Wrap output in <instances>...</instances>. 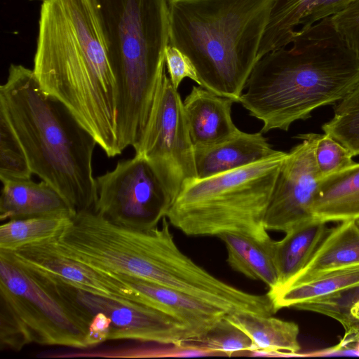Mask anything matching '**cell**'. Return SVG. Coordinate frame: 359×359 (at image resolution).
I'll return each mask as SVG.
<instances>
[{
  "instance_id": "6da1fadb",
  "label": "cell",
  "mask_w": 359,
  "mask_h": 359,
  "mask_svg": "<svg viewBox=\"0 0 359 359\" xmlns=\"http://www.w3.org/2000/svg\"><path fill=\"white\" fill-rule=\"evenodd\" d=\"M33 72L108 157L119 149L117 88L92 0H46Z\"/></svg>"
},
{
  "instance_id": "7a4b0ae2",
  "label": "cell",
  "mask_w": 359,
  "mask_h": 359,
  "mask_svg": "<svg viewBox=\"0 0 359 359\" xmlns=\"http://www.w3.org/2000/svg\"><path fill=\"white\" fill-rule=\"evenodd\" d=\"M359 84V57L330 17L298 29L292 42L254 67L242 106L263 123L261 132L287 131L318 107L344 99Z\"/></svg>"
},
{
  "instance_id": "3957f363",
  "label": "cell",
  "mask_w": 359,
  "mask_h": 359,
  "mask_svg": "<svg viewBox=\"0 0 359 359\" xmlns=\"http://www.w3.org/2000/svg\"><path fill=\"white\" fill-rule=\"evenodd\" d=\"M0 114L8 121L33 174L50 184L74 211L93 210L97 142L59 100L44 93L33 72L11 64L0 87Z\"/></svg>"
},
{
  "instance_id": "277c9868",
  "label": "cell",
  "mask_w": 359,
  "mask_h": 359,
  "mask_svg": "<svg viewBox=\"0 0 359 359\" xmlns=\"http://www.w3.org/2000/svg\"><path fill=\"white\" fill-rule=\"evenodd\" d=\"M274 0H169L170 41L201 86L240 102Z\"/></svg>"
},
{
  "instance_id": "5b68a950",
  "label": "cell",
  "mask_w": 359,
  "mask_h": 359,
  "mask_svg": "<svg viewBox=\"0 0 359 359\" xmlns=\"http://www.w3.org/2000/svg\"><path fill=\"white\" fill-rule=\"evenodd\" d=\"M117 88L118 146L133 147L165 72L169 0H92Z\"/></svg>"
},
{
  "instance_id": "8992f818",
  "label": "cell",
  "mask_w": 359,
  "mask_h": 359,
  "mask_svg": "<svg viewBox=\"0 0 359 359\" xmlns=\"http://www.w3.org/2000/svg\"><path fill=\"white\" fill-rule=\"evenodd\" d=\"M287 153L185 184L165 217L184 234L219 236L240 234L271 238L264 217L274 185Z\"/></svg>"
},
{
  "instance_id": "52a82bcc",
  "label": "cell",
  "mask_w": 359,
  "mask_h": 359,
  "mask_svg": "<svg viewBox=\"0 0 359 359\" xmlns=\"http://www.w3.org/2000/svg\"><path fill=\"white\" fill-rule=\"evenodd\" d=\"M0 299L25 326L32 343L88 348L89 321L38 271L0 250Z\"/></svg>"
},
{
  "instance_id": "ba28073f",
  "label": "cell",
  "mask_w": 359,
  "mask_h": 359,
  "mask_svg": "<svg viewBox=\"0 0 359 359\" xmlns=\"http://www.w3.org/2000/svg\"><path fill=\"white\" fill-rule=\"evenodd\" d=\"M133 147L135 155L149 163L172 203L187 183L198 178L195 148L183 102L165 72L158 83L140 137Z\"/></svg>"
},
{
  "instance_id": "9c48e42d",
  "label": "cell",
  "mask_w": 359,
  "mask_h": 359,
  "mask_svg": "<svg viewBox=\"0 0 359 359\" xmlns=\"http://www.w3.org/2000/svg\"><path fill=\"white\" fill-rule=\"evenodd\" d=\"M97 199L93 211L111 222L147 230L159 225L172 200L156 173L143 157L118 162L96 178Z\"/></svg>"
},
{
  "instance_id": "30bf717a",
  "label": "cell",
  "mask_w": 359,
  "mask_h": 359,
  "mask_svg": "<svg viewBox=\"0 0 359 359\" xmlns=\"http://www.w3.org/2000/svg\"><path fill=\"white\" fill-rule=\"evenodd\" d=\"M55 290L74 307L91 315L101 312L110 320L108 340L132 339L161 344H182L197 338L185 325L144 304L130 306L76 288L48 276Z\"/></svg>"
},
{
  "instance_id": "8fae6325",
  "label": "cell",
  "mask_w": 359,
  "mask_h": 359,
  "mask_svg": "<svg viewBox=\"0 0 359 359\" xmlns=\"http://www.w3.org/2000/svg\"><path fill=\"white\" fill-rule=\"evenodd\" d=\"M302 143L287 154L280 168L264 217L269 231L286 232L313 217L311 206L321 177L311 133L299 134Z\"/></svg>"
},
{
  "instance_id": "7c38bea8",
  "label": "cell",
  "mask_w": 359,
  "mask_h": 359,
  "mask_svg": "<svg viewBox=\"0 0 359 359\" xmlns=\"http://www.w3.org/2000/svg\"><path fill=\"white\" fill-rule=\"evenodd\" d=\"M7 252L21 264L86 292L130 306L147 305L142 293L108 272L63 256L41 241Z\"/></svg>"
},
{
  "instance_id": "4fadbf2b",
  "label": "cell",
  "mask_w": 359,
  "mask_h": 359,
  "mask_svg": "<svg viewBox=\"0 0 359 359\" xmlns=\"http://www.w3.org/2000/svg\"><path fill=\"white\" fill-rule=\"evenodd\" d=\"M108 273L142 293L147 306L185 325L196 334L197 339L227 315L212 305L175 290L132 276Z\"/></svg>"
},
{
  "instance_id": "5bb4252c",
  "label": "cell",
  "mask_w": 359,
  "mask_h": 359,
  "mask_svg": "<svg viewBox=\"0 0 359 359\" xmlns=\"http://www.w3.org/2000/svg\"><path fill=\"white\" fill-rule=\"evenodd\" d=\"M234 102L200 86L192 87L183 105L195 149L219 144L239 130L231 117Z\"/></svg>"
},
{
  "instance_id": "9a60e30c",
  "label": "cell",
  "mask_w": 359,
  "mask_h": 359,
  "mask_svg": "<svg viewBox=\"0 0 359 359\" xmlns=\"http://www.w3.org/2000/svg\"><path fill=\"white\" fill-rule=\"evenodd\" d=\"M3 184L0 198V219L76 214L65 200L47 182L0 176Z\"/></svg>"
},
{
  "instance_id": "2e32d148",
  "label": "cell",
  "mask_w": 359,
  "mask_h": 359,
  "mask_svg": "<svg viewBox=\"0 0 359 359\" xmlns=\"http://www.w3.org/2000/svg\"><path fill=\"white\" fill-rule=\"evenodd\" d=\"M277 152L260 131L238 130L213 146L195 149L198 178H205L265 159Z\"/></svg>"
},
{
  "instance_id": "e0dca14e",
  "label": "cell",
  "mask_w": 359,
  "mask_h": 359,
  "mask_svg": "<svg viewBox=\"0 0 359 359\" xmlns=\"http://www.w3.org/2000/svg\"><path fill=\"white\" fill-rule=\"evenodd\" d=\"M357 264H359V226L355 220L341 222L330 229L306 266L278 287L297 285L325 272Z\"/></svg>"
},
{
  "instance_id": "ac0fdd59",
  "label": "cell",
  "mask_w": 359,
  "mask_h": 359,
  "mask_svg": "<svg viewBox=\"0 0 359 359\" xmlns=\"http://www.w3.org/2000/svg\"><path fill=\"white\" fill-rule=\"evenodd\" d=\"M311 213L327 223L359 219V163L320 180Z\"/></svg>"
},
{
  "instance_id": "d6986e66",
  "label": "cell",
  "mask_w": 359,
  "mask_h": 359,
  "mask_svg": "<svg viewBox=\"0 0 359 359\" xmlns=\"http://www.w3.org/2000/svg\"><path fill=\"white\" fill-rule=\"evenodd\" d=\"M329 230L327 222L313 217L290 229L281 240L273 241L276 287L287 283L306 266Z\"/></svg>"
},
{
  "instance_id": "ffe728a7",
  "label": "cell",
  "mask_w": 359,
  "mask_h": 359,
  "mask_svg": "<svg viewBox=\"0 0 359 359\" xmlns=\"http://www.w3.org/2000/svg\"><path fill=\"white\" fill-rule=\"evenodd\" d=\"M226 318L250 337L253 351L283 352L289 357H297L301 350L299 328L294 322L247 312L226 315Z\"/></svg>"
},
{
  "instance_id": "44dd1931",
  "label": "cell",
  "mask_w": 359,
  "mask_h": 359,
  "mask_svg": "<svg viewBox=\"0 0 359 359\" xmlns=\"http://www.w3.org/2000/svg\"><path fill=\"white\" fill-rule=\"evenodd\" d=\"M225 244L227 262L246 277L260 280L269 290L278 285V275L273 259V240L260 241L235 233L218 236Z\"/></svg>"
},
{
  "instance_id": "7402d4cb",
  "label": "cell",
  "mask_w": 359,
  "mask_h": 359,
  "mask_svg": "<svg viewBox=\"0 0 359 359\" xmlns=\"http://www.w3.org/2000/svg\"><path fill=\"white\" fill-rule=\"evenodd\" d=\"M359 283V264L332 270L297 285L269 290L276 313L294 306L336 292Z\"/></svg>"
},
{
  "instance_id": "603a6c76",
  "label": "cell",
  "mask_w": 359,
  "mask_h": 359,
  "mask_svg": "<svg viewBox=\"0 0 359 359\" xmlns=\"http://www.w3.org/2000/svg\"><path fill=\"white\" fill-rule=\"evenodd\" d=\"M293 308L322 314L338 321L345 331L339 342L342 346L355 345L359 338V283Z\"/></svg>"
},
{
  "instance_id": "cb8c5ba5",
  "label": "cell",
  "mask_w": 359,
  "mask_h": 359,
  "mask_svg": "<svg viewBox=\"0 0 359 359\" xmlns=\"http://www.w3.org/2000/svg\"><path fill=\"white\" fill-rule=\"evenodd\" d=\"M313 0H274L258 52V60L289 45Z\"/></svg>"
},
{
  "instance_id": "d4e9b609",
  "label": "cell",
  "mask_w": 359,
  "mask_h": 359,
  "mask_svg": "<svg viewBox=\"0 0 359 359\" xmlns=\"http://www.w3.org/2000/svg\"><path fill=\"white\" fill-rule=\"evenodd\" d=\"M67 215L11 219L0 227V250L15 251L57 236L70 221Z\"/></svg>"
},
{
  "instance_id": "484cf974",
  "label": "cell",
  "mask_w": 359,
  "mask_h": 359,
  "mask_svg": "<svg viewBox=\"0 0 359 359\" xmlns=\"http://www.w3.org/2000/svg\"><path fill=\"white\" fill-rule=\"evenodd\" d=\"M352 156L359 155V84L334 107V116L322 126Z\"/></svg>"
},
{
  "instance_id": "4316f807",
  "label": "cell",
  "mask_w": 359,
  "mask_h": 359,
  "mask_svg": "<svg viewBox=\"0 0 359 359\" xmlns=\"http://www.w3.org/2000/svg\"><path fill=\"white\" fill-rule=\"evenodd\" d=\"M186 343L208 350L222 352L229 357L236 356L243 351L254 350V346L250 337L232 325L226 316L203 337Z\"/></svg>"
},
{
  "instance_id": "83f0119b",
  "label": "cell",
  "mask_w": 359,
  "mask_h": 359,
  "mask_svg": "<svg viewBox=\"0 0 359 359\" xmlns=\"http://www.w3.org/2000/svg\"><path fill=\"white\" fill-rule=\"evenodd\" d=\"M32 174L22 146L6 118L0 114V176L29 179Z\"/></svg>"
},
{
  "instance_id": "f1b7e54d",
  "label": "cell",
  "mask_w": 359,
  "mask_h": 359,
  "mask_svg": "<svg viewBox=\"0 0 359 359\" xmlns=\"http://www.w3.org/2000/svg\"><path fill=\"white\" fill-rule=\"evenodd\" d=\"M314 156L322 178L344 170L355 163L349 151L327 134L311 133Z\"/></svg>"
},
{
  "instance_id": "f546056e",
  "label": "cell",
  "mask_w": 359,
  "mask_h": 359,
  "mask_svg": "<svg viewBox=\"0 0 359 359\" xmlns=\"http://www.w3.org/2000/svg\"><path fill=\"white\" fill-rule=\"evenodd\" d=\"M0 303V347L19 351L32 340L25 326L11 307L2 300Z\"/></svg>"
},
{
  "instance_id": "4dcf8cb0",
  "label": "cell",
  "mask_w": 359,
  "mask_h": 359,
  "mask_svg": "<svg viewBox=\"0 0 359 359\" xmlns=\"http://www.w3.org/2000/svg\"><path fill=\"white\" fill-rule=\"evenodd\" d=\"M165 66L170 80L175 88H178L185 78H189L201 86L196 70L189 60L177 47L168 44L165 53Z\"/></svg>"
},
{
  "instance_id": "1f68e13d",
  "label": "cell",
  "mask_w": 359,
  "mask_h": 359,
  "mask_svg": "<svg viewBox=\"0 0 359 359\" xmlns=\"http://www.w3.org/2000/svg\"><path fill=\"white\" fill-rule=\"evenodd\" d=\"M334 29L354 48L359 57V0H355L330 17Z\"/></svg>"
},
{
  "instance_id": "d6a6232c",
  "label": "cell",
  "mask_w": 359,
  "mask_h": 359,
  "mask_svg": "<svg viewBox=\"0 0 359 359\" xmlns=\"http://www.w3.org/2000/svg\"><path fill=\"white\" fill-rule=\"evenodd\" d=\"M355 0H313L300 23L306 29L322 19L340 12Z\"/></svg>"
},
{
  "instance_id": "836d02e7",
  "label": "cell",
  "mask_w": 359,
  "mask_h": 359,
  "mask_svg": "<svg viewBox=\"0 0 359 359\" xmlns=\"http://www.w3.org/2000/svg\"><path fill=\"white\" fill-rule=\"evenodd\" d=\"M109 328L110 320L104 313L99 312L94 314L86 337L87 347H92L107 341Z\"/></svg>"
},
{
  "instance_id": "e575fe53",
  "label": "cell",
  "mask_w": 359,
  "mask_h": 359,
  "mask_svg": "<svg viewBox=\"0 0 359 359\" xmlns=\"http://www.w3.org/2000/svg\"><path fill=\"white\" fill-rule=\"evenodd\" d=\"M299 356H359V351L355 346H342L339 344L327 349L304 354L299 353Z\"/></svg>"
},
{
  "instance_id": "d590c367",
  "label": "cell",
  "mask_w": 359,
  "mask_h": 359,
  "mask_svg": "<svg viewBox=\"0 0 359 359\" xmlns=\"http://www.w3.org/2000/svg\"><path fill=\"white\" fill-rule=\"evenodd\" d=\"M355 348L359 351V338L355 344Z\"/></svg>"
},
{
  "instance_id": "8d00e7d4",
  "label": "cell",
  "mask_w": 359,
  "mask_h": 359,
  "mask_svg": "<svg viewBox=\"0 0 359 359\" xmlns=\"http://www.w3.org/2000/svg\"><path fill=\"white\" fill-rule=\"evenodd\" d=\"M30 1H42V2H43V1H46V0H30Z\"/></svg>"
},
{
  "instance_id": "74e56055",
  "label": "cell",
  "mask_w": 359,
  "mask_h": 359,
  "mask_svg": "<svg viewBox=\"0 0 359 359\" xmlns=\"http://www.w3.org/2000/svg\"><path fill=\"white\" fill-rule=\"evenodd\" d=\"M356 222H357V224H358V226H359V219H358V220H356Z\"/></svg>"
}]
</instances>
